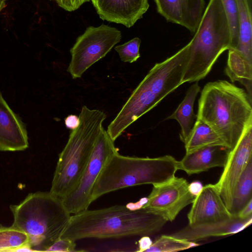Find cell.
I'll list each match as a JSON object with an SVG mask.
<instances>
[{"label":"cell","mask_w":252,"mask_h":252,"mask_svg":"<svg viewBox=\"0 0 252 252\" xmlns=\"http://www.w3.org/2000/svg\"><path fill=\"white\" fill-rule=\"evenodd\" d=\"M58 5L63 9L71 12L78 9L84 3L90 0H54Z\"/></svg>","instance_id":"4316f807"},{"label":"cell","mask_w":252,"mask_h":252,"mask_svg":"<svg viewBox=\"0 0 252 252\" xmlns=\"http://www.w3.org/2000/svg\"><path fill=\"white\" fill-rule=\"evenodd\" d=\"M235 0L239 14L240 29L238 44L234 50L252 63V0Z\"/></svg>","instance_id":"e0dca14e"},{"label":"cell","mask_w":252,"mask_h":252,"mask_svg":"<svg viewBox=\"0 0 252 252\" xmlns=\"http://www.w3.org/2000/svg\"></svg>","instance_id":"e575fe53"},{"label":"cell","mask_w":252,"mask_h":252,"mask_svg":"<svg viewBox=\"0 0 252 252\" xmlns=\"http://www.w3.org/2000/svg\"><path fill=\"white\" fill-rule=\"evenodd\" d=\"M11 226L25 232L34 252H45L60 239L71 214L63 200L49 192L29 193L19 204L11 205Z\"/></svg>","instance_id":"3957f363"},{"label":"cell","mask_w":252,"mask_h":252,"mask_svg":"<svg viewBox=\"0 0 252 252\" xmlns=\"http://www.w3.org/2000/svg\"><path fill=\"white\" fill-rule=\"evenodd\" d=\"M198 245L196 242L176 238L171 235H162L144 252H175Z\"/></svg>","instance_id":"7402d4cb"},{"label":"cell","mask_w":252,"mask_h":252,"mask_svg":"<svg viewBox=\"0 0 252 252\" xmlns=\"http://www.w3.org/2000/svg\"><path fill=\"white\" fill-rule=\"evenodd\" d=\"M141 42L139 38L135 37L123 44L116 46L115 50L118 52L122 61L132 63L140 57L139 48Z\"/></svg>","instance_id":"d4e9b609"},{"label":"cell","mask_w":252,"mask_h":252,"mask_svg":"<svg viewBox=\"0 0 252 252\" xmlns=\"http://www.w3.org/2000/svg\"><path fill=\"white\" fill-rule=\"evenodd\" d=\"M64 124L67 128L71 130L75 129L80 124L79 117L75 115H69L64 119Z\"/></svg>","instance_id":"83f0119b"},{"label":"cell","mask_w":252,"mask_h":252,"mask_svg":"<svg viewBox=\"0 0 252 252\" xmlns=\"http://www.w3.org/2000/svg\"><path fill=\"white\" fill-rule=\"evenodd\" d=\"M252 126L247 128L239 141L229 153L223 170L215 184L229 210L236 185L249 161L252 159Z\"/></svg>","instance_id":"30bf717a"},{"label":"cell","mask_w":252,"mask_h":252,"mask_svg":"<svg viewBox=\"0 0 252 252\" xmlns=\"http://www.w3.org/2000/svg\"><path fill=\"white\" fill-rule=\"evenodd\" d=\"M147 197L143 198L136 203H130L127 204L126 206L131 210H138L141 209L143 206L146 203Z\"/></svg>","instance_id":"1f68e13d"},{"label":"cell","mask_w":252,"mask_h":252,"mask_svg":"<svg viewBox=\"0 0 252 252\" xmlns=\"http://www.w3.org/2000/svg\"><path fill=\"white\" fill-rule=\"evenodd\" d=\"M121 38V32L115 28L104 24L88 27L70 50L71 59L67 72L74 79L81 78L89 67L104 57Z\"/></svg>","instance_id":"52a82bcc"},{"label":"cell","mask_w":252,"mask_h":252,"mask_svg":"<svg viewBox=\"0 0 252 252\" xmlns=\"http://www.w3.org/2000/svg\"><path fill=\"white\" fill-rule=\"evenodd\" d=\"M6 6L5 1L3 0H0V13Z\"/></svg>","instance_id":"d6a6232c"},{"label":"cell","mask_w":252,"mask_h":252,"mask_svg":"<svg viewBox=\"0 0 252 252\" xmlns=\"http://www.w3.org/2000/svg\"><path fill=\"white\" fill-rule=\"evenodd\" d=\"M184 144L186 153L207 146H224L222 142L212 128L205 123L198 119H196L191 132Z\"/></svg>","instance_id":"ffe728a7"},{"label":"cell","mask_w":252,"mask_h":252,"mask_svg":"<svg viewBox=\"0 0 252 252\" xmlns=\"http://www.w3.org/2000/svg\"><path fill=\"white\" fill-rule=\"evenodd\" d=\"M152 241L149 236H143L138 241V248L136 251L144 252L152 245Z\"/></svg>","instance_id":"f1b7e54d"},{"label":"cell","mask_w":252,"mask_h":252,"mask_svg":"<svg viewBox=\"0 0 252 252\" xmlns=\"http://www.w3.org/2000/svg\"><path fill=\"white\" fill-rule=\"evenodd\" d=\"M225 74L232 82L244 85L252 100V63L235 50L229 49Z\"/></svg>","instance_id":"d6986e66"},{"label":"cell","mask_w":252,"mask_h":252,"mask_svg":"<svg viewBox=\"0 0 252 252\" xmlns=\"http://www.w3.org/2000/svg\"><path fill=\"white\" fill-rule=\"evenodd\" d=\"M118 152L114 141L102 127L90 158L75 189L62 200L70 214L88 209L94 185L110 158Z\"/></svg>","instance_id":"ba28073f"},{"label":"cell","mask_w":252,"mask_h":252,"mask_svg":"<svg viewBox=\"0 0 252 252\" xmlns=\"http://www.w3.org/2000/svg\"><path fill=\"white\" fill-rule=\"evenodd\" d=\"M230 151L223 146L211 145L186 153L183 158L178 161V170L190 175L214 167H223Z\"/></svg>","instance_id":"9a60e30c"},{"label":"cell","mask_w":252,"mask_h":252,"mask_svg":"<svg viewBox=\"0 0 252 252\" xmlns=\"http://www.w3.org/2000/svg\"><path fill=\"white\" fill-rule=\"evenodd\" d=\"M158 13L167 21L196 31L204 11V0H154Z\"/></svg>","instance_id":"7c38bea8"},{"label":"cell","mask_w":252,"mask_h":252,"mask_svg":"<svg viewBox=\"0 0 252 252\" xmlns=\"http://www.w3.org/2000/svg\"><path fill=\"white\" fill-rule=\"evenodd\" d=\"M237 216L241 219H247L252 217V200L240 210Z\"/></svg>","instance_id":"f546056e"},{"label":"cell","mask_w":252,"mask_h":252,"mask_svg":"<svg viewBox=\"0 0 252 252\" xmlns=\"http://www.w3.org/2000/svg\"><path fill=\"white\" fill-rule=\"evenodd\" d=\"M200 88L196 82L191 85L187 92L185 97L175 111L167 119H174L181 127L180 138L185 143L188 138L192 128L195 116L193 105L196 97Z\"/></svg>","instance_id":"ac0fdd59"},{"label":"cell","mask_w":252,"mask_h":252,"mask_svg":"<svg viewBox=\"0 0 252 252\" xmlns=\"http://www.w3.org/2000/svg\"><path fill=\"white\" fill-rule=\"evenodd\" d=\"M29 238L23 231L13 227L0 226V252H14L28 244Z\"/></svg>","instance_id":"603a6c76"},{"label":"cell","mask_w":252,"mask_h":252,"mask_svg":"<svg viewBox=\"0 0 252 252\" xmlns=\"http://www.w3.org/2000/svg\"><path fill=\"white\" fill-rule=\"evenodd\" d=\"M196 119L208 125L231 150L252 126V100L244 90L227 81L209 82L201 92Z\"/></svg>","instance_id":"7a4b0ae2"},{"label":"cell","mask_w":252,"mask_h":252,"mask_svg":"<svg viewBox=\"0 0 252 252\" xmlns=\"http://www.w3.org/2000/svg\"><path fill=\"white\" fill-rule=\"evenodd\" d=\"M252 217L241 219L234 216L231 219L195 226L187 225L171 234L176 238L194 242L210 237L222 236L239 232L252 224Z\"/></svg>","instance_id":"2e32d148"},{"label":"cell","mask_w":252,"mask_h":252,"mask_svg":"<svg viewBox=\"0 0 252 252\" xmlns=\"http://www.w3.org/2000/svg\"><path fill=\"white\" fill-rule=\"evenodd\" d=\"M229 27L221 0H210L194 36L188 43L189 59L182 79L198 81L210 71L219 56L230 48Z\"/></svg>","instance_id":"8992f818"},{"label":"cell","mask_w":252,"mask_h":252,"mask_svg":"<svg viewBox=\"0 0 252 252\" xmlns=\"http://www.w3.org/2000/svg\"><path fill=\"white\" fill-rule=\"evenodd\" d=\"M187 217L188 225L195 226L223 221L234 216L225 206L215 184H208L195 196Z\"/></svg>","instance_id":"8fae6325"},{"label":"cell","mask_w":252,"mask_h":252,"mask_svg":"<svg viewBox=\"0 0 252 252\" xmlns=\"http://www.w3.org/2000/svg\"><path fill=\"white\" fill-rule=\"evenodd\" d=\"M80 124L72 130L59 155L50 192L63 200L77 186L90 158L106 115L98 109L84 105Z\"/></svg>","instance_id":"277c9868"},{"label":"cell","mask_w":252,"mask_h":252,"mask_svg":"<svg viewBox=\"0 0 252 252\" xmlns=\"http://www.w3.org/2000/svg\"><path fill=\"white\" fill-rule=\"evenodd\" d=\"M75 241L67 239H59L45 252H73L78 251L76 249Z\"/></svg>","instance_id":"484cf974"},{"label":"cell","mask_w":252,"mask_h":252,"mask_svg":"<svg viewBox=\"0 0 252 252\" xmlns=\"http://www.w3.org/2000/svg\"><path fill=\"white\" fill-rule=\"evenodd\" d=\"M101 0H90L92 1L94 7H95Z\"/></svg>","instance_id":"836d02e7"},{"label":"cell","mask_w":252,"mask_h":252,"mask_svg":"<svg viewBox=\"0 0 252 252\" xmlns=\"http://www.w3.org/2000/svg\"><path fill=\"white\" fill-rule=\"evenodd\" d=\"M149 7L148 0H101L94 8L102 20L130 28Z\"/></svg>","instance_id":"4fadbf2b"},{"label":"cell","mask_w":252,"mask_h":252,"mask_svg":"<svg viewBox=\"0 0 252 252\" xmlns=\"http://www.w3.org/2000/svg\"><path fill=\"white\" fill-rule=\"evenodd\" d=\"M221 0L230 30L231 42L229 49H235L239 42L240 29L236 2L235 0Z\"/></svg>","instance_id":"cb8c5ba5"},{"label":"cell","mask_w":252,"mask_h":252,"mask_svg":"<svg viewBox=\"0 0 252 252\" xmlns=\"http://www.w3.org/2000/svg\"><path fill=\"white\" fill-rule=\"evenodd\" d=\"M29 146L26 127L0 92V151H23Z\"/></svg>","instance_id":"5bb4252c"},{"label":"cell","mask_w":252,"mask_h":252,"mask_svg":"<svg viewBox=\"0 0 252 252\" xmlns=\"http://www.w3.org/2000/svg\"><path fill=\"white\" fill-rule=\"evenodd\" d=\"M203 186L199 181H195L189 184V190L190 193L196 196L201 191Z\"/></svg>","instance_id":"4dcf8cb0"},{"label":"cell","mask_w":252,"mask_h":252,"mask_svg":"<svg viewBox=\"0 0 252 252\" xmlns=\"http://www.w3.org/2000/svg\"><path fill=\"white\" fill-rule=\"evenodd\" d=\"M252 159L247 165L241 175L234 189L230 212L237 216L252 200Z\"/></svg>","instance_id":"44dd1931"},{"label":"cell","mask_w":252,"mask_h":252,"mask_svg":"<svg viewBox=\"0 0 252 252\" xmlns=\"http://www.w3.org/2000/svg\"><path fill=\"white\" fill-rule=\"evenodd\" d=\"M178 164V161L170 155L139 158L123 156L117 152L98 177L93 189L92 202L124 188L166 182L175 176Z\"/></svg>","instance_id":"5b68a950"},{"label":"cell","mask_w":252,"mask_h":252,"mask_svg":"<svg viewBox=\"0 0 252 252\" xmlns=\"http://www.w3.org/2000/svg\"><path fill=\"white\" fill-rule=\"evenodd\" d=\"M189 184L184 178L174 176L166 182L154 185L142 208L167 221H172L195 198L189 190Z\"/></svg>","instance_id":"9c48e42d"},{"label":"cell","mask_w":252,"mask_h":252,"mask_svg":"<svg viewBox=\"0 0 252 252\" xmlns=\"http://www.w3.org/2000/svg\"><path fill=\"white\" fill-rule=\"evenodd\" d=\"M166 222L142 208L131 210L125 205H115L87 209L71 216L60 238L76 241L86 238L150 236L159 232Z\"/></svg>","instance_id":"6da1fadb"}]
</instances>
